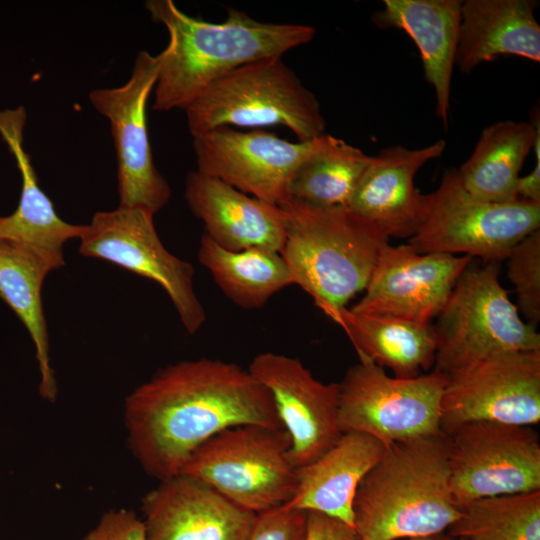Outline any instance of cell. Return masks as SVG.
<instances>
[{"instance_id": "6da1fadb", "label": "cell", "mask_w": 540, "mask_h": 540, "mask_svg": "<svg viewBox=\"0 0 540 540\" xmlns=\"http://www.w3.org/2000/svg\"><path fill=\"white\" fill-rule=\"evenodd\" d=\"M283 427L268 390L241 366L210 358L158 370L126 398L128 446L144 471L164 481L192 453L239 425Z\"/></svg>"}, {"instance_id": "7a4b0ae2", "label": "cell", "mask_w": 540, "mask_h": 540, "mask_svg": "<svg viewBox=\"0 0 540 540\" xmlns=\"http://www.w3.org/2000/svg\"><path fill=\"white\" fill-rule=\"evenodd\" d=\"M153 21L164 25L169 43L160 53L153 109H186L205 89L234 69L283 54L310 42L315 28L262 22L228 8L223 22L188 16L172 0L145 3Z\"/></svg>"}, {"instance_id": "3957f363", "label": "cell", "mask_w": 540, "mask_h": 540, "mask_svg": "<svg viewBox=\"0 0 540 540\" xmlns=\"http://www.w3.org/2000/svg\"><path fill=\"white\" fill-rule=\"evenodd\" d=\"M353 513L359 540L444 533L461 513L451 492L446 435L389 446L359 483Z\"/></svg>"}, {"instance_id": "277c9868", "label": "cell", "mask_w": 540, "mask_h": 540, "mask_svg": "<svg viewBox=\"0 0 540 540\" xmlns=\"http://www.w3.org/2000/svg\"><path fill=\"white\" fill-rule=\"evenodd\" d=\"M279 206L286 235L281 255L301 287L325 315L365 290L389 238L348 207H318L291 198Z\"/></svg>"}, {"instance_id": "5b68a950", "label": "cell", "mask_w": 540, "mask_h": 540, "mask_svg": "<svg viewBox=\"0 0 540 540\" xmlns=\"http://www.w3.org/2000/svg\"><path fill=\"white\" fill-rule=\"evenodd\" d=\"M185 111L193 138L223 126L281 125L301 142L326 134L318 99L282 57L234 69L212 83Z\"/></svg>"}, {"instance_id": "8992f818", "label": "cell", "mask_w": 540, "mask_h": 540, "mask_svg": "<svg viewBox=\"0 0 540 540\" xmlns=\"http://www.w3.org/2000/svg\"><path fill=\"white\" fill-rule=\"evenodd\" d=\"M498 262L472 261L436 316L434 372L447 378L479 361L511 352L540 351L536 326L520 317L499 279Z\"/></svg>"}, {"instance_id": "52a82bcc", "label": "cell", "mask_w": 540, "mask_h": 540, "mask_svg": "<svg viewBox=\"0 0 540 540\" xmlns=\"http://www.w3.org/2000/svg\"><path fill=\"white\" fill-rule=\"evenodd\" d=\"M283 427L239 425L199 446L180 474L202 481L234 504L258 513L291 500L296 470Z\"/></svg>"}, {"instance_id": "ba28073f", "label": "cell", "mask_w": 540, "mask_h": 540, "mask_svg": "<svg viewBox=\"0 0 540 540\" xmlns=\"http://www.w3.org/2000/svg\"><path fill=\"white\" fill-rule=\"evenodd\" d=\"M538 229L540 204L476 199L464 189L457 169H448L437 189L426 194L424 216L408 244L419 253L464 255L499 263Z\"/></svg>"}, {"instance_id": "9c48e42d", "label": "cell", "mask_w": 540, "mask_h": 540, "mask_svg": "<svg viewBox=\"0 0 540 540\" xmlns=\"http://www.w3.org/2000/svg\"><path fill=\"white\" fill-rule=\"evenodd\" d=\"M446 378L434 371L414 378L391 377L369 361L351 366L339 384L343 433L368 434L387 446L443 435L441 398Z\"/></svg>"}, {"instance_id": "30bf717a", "label": "cell", "mask_w": 540, "mask_h": 540, "mask_svg": "<svg viewBox=\"0 0 540 540\" xmlns=\"http://www.w3.org/2000/svg\"><path fill=\"white\" fill-rule=\"evenodd\" d=\"M455 505L540 491V442L529 426L489 421L463 424L446 434Z\"/></svg>"}, {"instance_id": "8fae6325", "label": "cell", "mask_w": 540, "mask_h": 540, "mask_svg": "<svg viewBox=\"0 0 540 540\" xmlns=\"http://www.w3.org/2000/svg\"><path fill=\"white\" fill-rule=\"evenodd\" d=\"M153 219V214L139 208L118 206L97 212L83 227L79 252L158 283L187 333L195 334L204 325L206 312L194 290V267L164 247Z\"/></svg>"}, {"instance_id": "7c38bea8", "label": "cell", "mask_w": 540, "mask_h": 540, "mask_svg": "<svg viewBox=\"0 0 540 540\" xmlns=\"http://www.w3.org/2000/svg\"><path fill=\"white\" fill-rule=\"evenodd\" d=\"M160 54L138 53L129 80L116 88L90 92L94 108L111 124L117 160L119 206L155 215L167 205L171 188L155 166L148 135L146 105L155 87Z\"/></svg>"}, {"instance_id": "4fadbf2b", "label": "cell", "mask_w": 540, "mask_h": 540, "mask_svg": "<svg viewBox=\"0 0 540 540\" xmlns=\"http://www.w3.org/2000/svg\"><path fill=\"white\" fill-rule=\"evenodd\" d=\"M446 435L477 421L530 426L540 421V351L497 355L446 378L441 406Z\"/></svg>"}, {"instance_id": "5bb4252c", "label": "cell", "mask_w": 540, "mask_h": 540, "mask_svg": "<svg viewBox=\"0 0 540 540\" xmlns=\"http://www.w3.org/2000/svg\"><path fill=\"white\" fill-rule=\"evenodd\" d=\"M322 136L290 142L262 130L243 132L218 127L193 138L197 171L279 205L287 198L294 172L317 149Z\"/></svg>"}, {"instance_id": "9a60e30c", "label": "cell", "mask_w": 540, "mask_h": 540, "mask_svg": "<svg viewBox=\"0 0 540 540\" xmlns=\"http://www.w3.org/2000/svg\"><path fill=\"white\" fill-rule=\"evenodd\" d=\"M473 258L419 253L410 244L380 251L355 313L430 323Z\"/></svg>"}, {"instance_id": "2e32d148", "label": "cell", "mask_w": 540, "mask_h": 540, "mask_svg": "<svg viewBox=\"0 0 540 540\" xmlns=\"http://www.w3.org/2000/svg\"><path fill=\"white\" fill-rule=\"evenodd\" d=\"M248 371L272 397L290 437L289 455L296 468L313 462L340 439L338 383H323L299 359L274 352L255 356Z\"/></svg>"}, {"instance_id": "e0dca14e", "label": "cell", "mask_w": 540, "mask_h": 540, "mask_svg": "<svg viewBox=\"0 0 540 540\" xmlns=\"http://www.w3.org/2000/svg\"><path fill=\"white\" fill-rule=\"evenodd\" d=\"M141 510L147 540H246L256 515L182 474L159 481Z\"/></svg>"}, {"instance_id": "ac0fdd59", "label": "cell", "mask_w": 540, "mask_h": 540, "mask_svg": "<svg viewBox=\"0 0 540 540\" xmlns=\"http://www.w3.org/2000/svg\"><path fill=\"white\" fill-rule=\"evenodd\" d=\"M444 140L421 148H383L364 171L348 208L377 226L388 238H410L425 212L426 195L415 187L418 170L439 158Z\"/></svg>"}, {"instance_id": "d6986e66", "label": "cell", "mask_w": 540, "mask_h": 540, "mask_svg": "<svg viewBox=\"0 0 540 540\" xmlns=\"http://www.w3.org/2000/svg\"><path fill=\"white\" fill-rule=\"evenodd\" d=\"M184 197L191 212L202 221L204 234L220 247L230 251L258 247L281 253L286 218L279 205L197 170L187 174Z\"/></svg>"}, {"instance_id": "ffe728a7", "label": "cell", "mask_w": 540, "mask_h": 540, "mask_svg": "<svg viewBox=\"0 0 540 540\" xmlns=\"http://www.w3.org/2000/svg\"><path fill=\"white\" fill-rule=\"evenodd\" d=\"M389 446L368 434L345 432L313 462L296 470V488L285 505L315 511L354 528L353 502L359 483Z\"/></svg>"}, {"instance_id": "44dd1931", "label": "cell", "mask_w": 540, "mask_h": 540, "mask_svg": "<svg viewBox=\"0 0 540 540\" xmlns=\"http://www.w3.org/2000/svg\"><path fill=\"white\" fill-rule=\"evenodd\" d=\"M462 0H385L372 16L382 29L404 31L419 49L424 77L433 87L436 115L447 127Z\"/></svg>"}, {"instance_id": "7402d4cb", "label": "cell", "mask_w": 540, "mask_h": 540, "mask_svg": "<svg viewBox=\"0 0 540 540\" xmlns=\"http://www.w3.org/2000/svg\"><path fill=\"white\" fill-rule=\"evenodd\" d=\"M534 0H465L455 66L470 73L498 56L540 61V25Z\"/></svg>"}, {"instance_id": "603a6c76", "label": "cell", "mask_w": 540, "mask_h": 540, "mask_svg": "<svg viewBox=\"0 0 540 540\" xmlns=\"http://www.w3.org/2000/svg\"><path fill=\"white\" fill-rule=\"evenodd\" d=\"M27 113L23 106L0 109V136L13 155L21 175L17 208L0 217V239L31 245L64 266L63 246L81 235L84 225L60 218L50 198L40 188L30 156L24 149Z\"/></svg>"}, {"instance_id": "cb8c5ba5", "label": "cell", "mask_w": 540, "mask_h": 540, "mask_svg": "<svg viewBox=\"0 0 540 540\" xmlns=\"http://www.w3.org/2000/svg\"><path fill=\"white\" fill-rule=\"evenodd\" d=\"M63 267L43 251L21 242L0 239V299L28 331L40 372L39 393L49 402L57 397V382L49 354V336L42 304L48 273Z\"/></svg>"}, {"instance_id": "d4e9b609", "label": "cell", "mask_w": 540, "mask_h": 540, "mask_svg": "<svg viewBox=\"0 0 540 540\" xmlns=\"http://www.w3.org/2000/svg\"><path fill=\"white\" fill-rule=\"evenodd\" d=\"M354 346L359 361L389 368L397 378H414L434 365L436 335L431 323L355 313L347 307L326 315Z\"/></svg>"}, {"instance_id": "484cf974", "label": "cell", "mask_w": 540, "mask_h": 540, "mask_svg": "<svg viewBox=\"0 0 540 540\" xmlns=\"http://www.w3.org/2000/svg\"><path fill=\"white\" fill-rule=\"evenodd\" d=\"M536 136L534 121H498L487 126L469 158L457 169L464 189L488 202L517 199L516 185Z\"/></svg>"}, {"instance_id": "4316f807", "label": "cell", "mask_w": 540, "mask_h": 540, "mask_svg": "<svg viewBox=\"0 0 540 540\" xmlns=\"http://www.w3.org/2000/svg\"><path fill=\"white\" fill-rule=\"evenodd\" d=\"M199 262L211 273L220 290L244 309H258L294 280L281 253L265 248L230 251L203 234Z\"/></svg>"}, {"instance_id": "83f0119b", "label": "cell", "mask_w": 540, "mask_h": 540, "mask_svg": "<svg viewBox=\"0 0 540 540\" xmlns=\"http://www.w3.org/2000/svg\"><path fill=\"white\" fill-rule=\"evenodd\" d=\"M371 159L361 149L324 134L294 172L287 198L318 207H348Z\"/></svg>"}, {"instance_id": "f1b7e54d", "label": "cell", "mask_w": 540, "mask_h": 540, "mask_svg": "<svg viewBox=\"0 0 540 540\" xmlns=\"http://www.w3.org/2000/svg\"><path fill=\"white\" fill-rule=\"evenodd\" d=\"M448 535L463 540H540V491L471 502Z\"/></svg>"}, {"instance_id": "f546056e", "label": "cell", "mask_w": 540, "mask_h": 540, "mask_svg": "<svg viewBox=\"0 0 540 540\" xmlns=\"http://www.w3.org/2000/svg\"><path fill=\"white\" fill-rule=\"evenodd\" d=\"M508 278L517 296V309L534 326L540 321V229L529 234L510 251Z\"/></svg>"}, {"instance_id": "4dcf8cb0", "label": "cell", "mask_w": 540, "mask_h": 540, "mask_svg": "<svg viewBox=\"0 0 540 540\" xmlns=\"http://www.w3.org/2000/svg\"><path fill=\"white\" fill-rule=\"evenodd\" d=\"M307 511L285 504L256 513L246 540H306Z\"/></svg>"}, {"instance_id": "1f68e13d", "label": "cell", "mask_w": 540, "mask_h": 540, "mask_svg": "<svg viewBox=\"0 0 540 540\" xmlns=\"http://www.w3.org/2000/svg\"><path fill=\"white\" fill-rule=\"evenodd\" d=\"M83 540H147L141 517L134 511L119 508L102 514Z\"/></svg>"}, {"instance_id": "d6a6232c", "label": "cell", "mask_w": 540, "mask_h": 540, "mask_svg": "<svg viewBox=\"0 0 540 540\" xmlns=\"http://www.w3.org/2000/svg\"><path fill=\"white\" fill-rule=\"evenodd\" d=\"M306 540H359L351 526L315 511L307 512Z\"/></svg>"}, {"instance_id": "836d02e7", "label": "cell", "mask_w": 540, "mask_h": 540, "mask_svg": "<svg viewBox=\"0 0 540 540\" xmlns=\"http://www.w3.org/2000/svg\"><path fill=\"white\" fill-rule=\"evenodd\" d=\"M539 109H533L531 119L536 126V136L534 140L533 150L536 161L533 170L525 175L520 176L516 185L517 199L540 204V117Z\"/></svg>"}, {"instance_id": "e575fe53", "label": "cell", "mask_w": 540, "mask_h": 540, "mask_svg": "<svg viewBox=\"0 0 540 540\" xmlns=\"http://www.w3.org/2000/svg\"><path fill=\"white\" fill-rule=\"evenodd\" d=\"M409 540H456V539L451 537L448 534L442 533V534H438V535H434V536L422 537V538H413V539H409Z\"/></svg>"}, {"instance_id": "d590c367", "label": "cell", "mask_w": 540, "mask_h": 540, "mask_svg": "<svg viewBox=\"0 0 540 540\" xmlns=\"http://www.w3.org/2000/svg\"><path fill=\"white\" fill-rule=\"evenodd\" d=\"M456 540H463V539H456Z\"/></svg>"}]
</instances>
